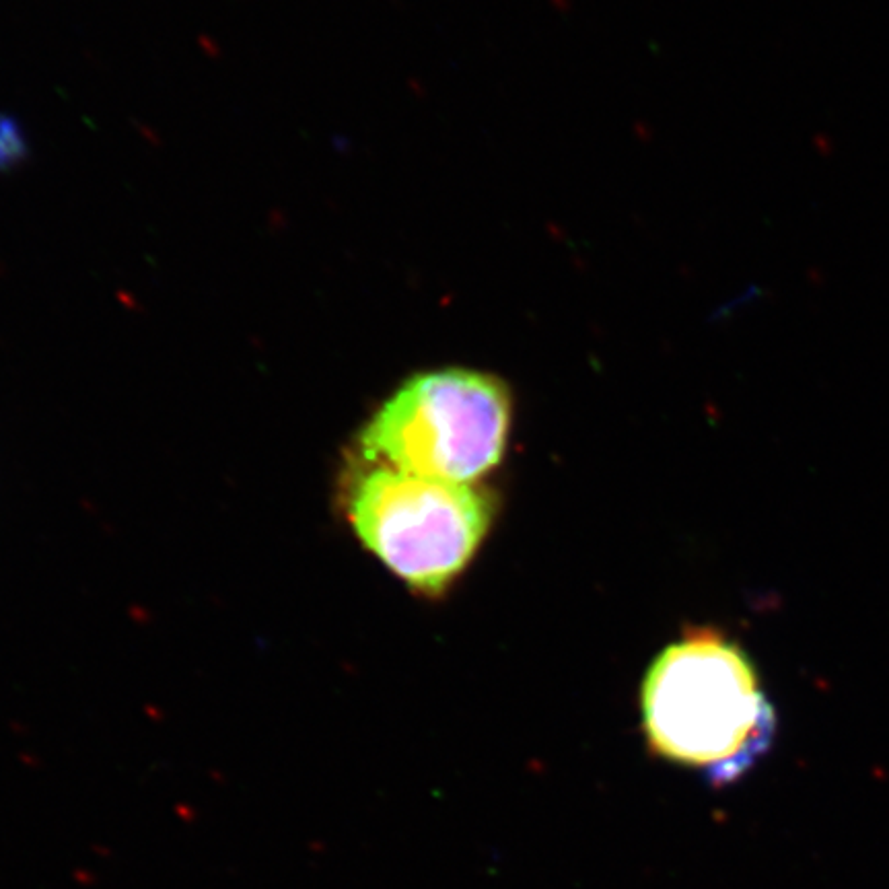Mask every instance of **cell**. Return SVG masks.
Here are the masks:
<instances>
[{
	"instance_id": "6da1fadb",
	"label": "cell",
	"mask_w": 889,
	"mask_h": 889,
	"mask_svg": "<svg viewBox=\"0 0 889 889\" xmlns=\"http://www.w3.org/2000/svg\"><path fill=\"white\" fill-rule=\"evenodd\" d=\"M642 725L661 758L729 784L774 739V708L746 653L714 632L671 644L642 686Z\"/></svg>"
},
{
	"instance_id": "7a4b0ae2",
	"label": "cell",
	"mask_w": 889,
	"mask_h": 889,
	"mask_svg": "<svg viewBox=\"0 0 889 889\" xmlns=\"http://www.w3.org/2000/svg\"><path fill=\"white\" fill-rule=\"evenodd\" d=\"M511 400L480 371L441 369L408 379L360 437L369 462L447 482L484 476L502 457Z\"/></svg>"
},
{
	"instance_id": "3957f363",
	"label": "cell",
	"mask_w": 889,
	"mask_h": 889,
	"mask_svg": "<svg viewBox=\"0 0 889 889\" xmlns=\"http://www.w3.org/2000/svg\"><path fill=\"white\" fill-rule=\"evenodd\" d=\"M356 534L410 587L441 593L472 560L492 523L490 492L476 484L410 474L373 462L352 484Z\"/></svg>"
},
{
	"instance_id": "277c9868",
	"label": "cell",
	"mask_w": 889,
	"mask_h": 889,
	"mask_svg": "<svg viewBox=\"0 0 889 889\" xmlns=\"http://www.w3.org/2000/svg\"><path fill=\"white\" fill-rule=\"evenodd\" d=\"M29 155L25 132L13 116L0 113V171L21 165Z\"/></svg>"
}]
</instances>
